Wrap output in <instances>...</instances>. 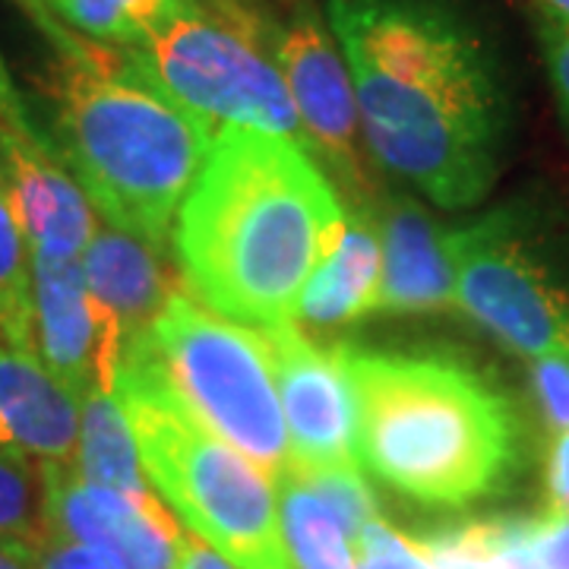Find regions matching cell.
<instances>
[{"instance_id": "obj_1", "label": "cell", "mask_w": 569, "mask_h": 569, "mask_svg": "<svg viewBox=\"0 0 569 569\" xmlns=\"http://www.w3.org/2000/svg\"><path fill=\"white\" fill-rule=\"evenodd\" d=\"M373 162L443 209L500 174L509 102L478 29L447 0H323Z\"/></svg>"}, {"instance_id": "obj_2", "label": "cell", "mask_w": 569, "mask_h": 569, "mask_svg": "<svg viewBox=\"0 0 569 569\" xmlns=\"http://www.w3.org/2000/svg\"><path fill=\"white\" fill-rule=\"evenodd\" d=\"M346 209L305 142L222 127L174 222L183 284L250 329L298 320L307 282L336 253Z\"/></svg>"}, {"instance_id": "obj_3", "label": "cell", "mask_w": 569, "mask_h": 569, "mask_svg": "<svg viewBox=\"0 0 569 569\" xmlns=\"http://www.w3.org/2000/svg\"><path fill=\"white\" fill-rule=\"evenodd\" d=\"M358 406V462L425 507L462 509L509 488L522 427L507 392L452 355L342 346Z\"/></svg>"}, {"instance_id": "obj_4", "label": "cell", "mask_w": 569, "mask_h": 569, "mask_svg": "<svg viewBox=\"0 0 569 569\" xmlns=\"http://www.w3.org/2000/svg\"><path fill=\"white\" fill-rule=\"evenodd\" d=\"M212 133L121 48L77 36L58 54L54 149L104 222L162 247Z\"/></svg>"}, {"instance_id": "obj_5", "label": "cell", "mask_w": 569, "mask_h": 569, "mask_svg": "<svg viewBox=\"0 0 569 569\" xmlns=\"http://www.w3.org/2000/svg\"><path fill=\"white\" fill-rule=\"evenodd\" d=\"M114 399L149 485L203 545L238 569H295L276 481L183 406L142 342H127Z\"/></svg>"}, {"instance_id": "obj_6", "label": "cell", "mask_w": 569, "mask_h": 569, "mask_svg": "<svg viewBox=\"0 0 569 569\" xmlns=\"http://www.w3.org/2000/svg\"><path fill=\"white\" fill-rule=\"evenodd\" d=\"M142 342L181 402L224 443L279 478L291 466L288 427L263 336L174 291Z\"/></svg>"}, {"instance_id": "obj_7", "label": "cell", "mask_w": 569, "mask_h": 569, "mask_svg": "<svg viewBox=\"0 0 569 569\" xmlns=\"http://www.w3.org/2000/svg\"><path fill=\"white\" fill-rule=\"evenodd\" d=\"M260 36L263 29L247 7L193 3L164 20L140 48H130L127 58L209 133L241 127L305 142L288 86Z\"/></svg>"}, {"instance_id": "obj_8", "label": "cell", "mask_w": 569, "mask_h": 569, "mask_svg": "<svg viewBox=\"0 0 569 569\" xmlns=\"http://www.w3.org/2000/svg\"><path fill=\"white\" fill-rule=\"evenodd\" d=\"M456 307L522 358L569 355V276L516 209L456 228Z\"/></svg>"}, {"instance_id": "obj_9", "label": "cell", "mask_w": 569, "mask_h": 569, "mask_svg": "<svg viewBox=\"0 0 569 569\" xmlns=\"http://www.w3.org/2000/svg\"><path fill=\"white\" fill-rule=\"evenodd\" d=\"M272 61L295 102L301 133L313 159L339 181L355 206H367L373 181L367 174L365 133L346 54L317 0H298L291 17L272 32Z\"/></svg>"}, {"instance_id": "obj_10", "label": "cell", "mask_w": 569, "mask_h": 569, "mask_svg": "<svg viewBox=\"0 0 569 569\" xmlns=\"http://www.w3.org/2000/svg\"><path fill=\"white\" fill-rule=\"evenodd\" d=\"M257 332L269 351L284 427L291 433V466L361 468L358 406L342 346H320L298 323Z\"/></svg>"}, {"instance_id": "obj_11", "label": "cell", "mask_w": 569, "mask_h": 569, "mask_svg": "<svg viewBox=\"0 0 569 569\" xmlns=\"http://www.w3.org/2000/svg\"><path fill=\"white\" fill-rule=\"evenodd\" d=\"M32 260L36 355L77 402L114 392L123 355L118 317L86 288L80 260Z\"/></svg>"}, {"instance_id": "obj_12", "label": "cell", "mask_w": 569, "mask_h": 569, "mask_svg": "<svg viewBox=\"0 0 569 569\" xmlns=\"http://www.w3.org/2000/svg\"><path fill=\"white\" fill-rule=\"evenodd\" d=\"M0 190L20 222L29 257L80 260L96 234V212L58 149L29 111L0 123Z\"/></svg>"}, {"instance_id": "obj_13", "label": "cell", "mask_w": 569, "mask_h": 569, "mask_svg": "<svg viewBox=\"0 0 569 569\" xmlns=\"http://www.w3.org/2000/svg\"><path fill=\"white\" fill-rule=\"evenodd\" d=\"M51 538L108 550L123 569H178L181 529L159 497L137 503L70 466H41Z\"/></svg>"}, {"instance_id": "obj_14", "label": "cell", "mask_w": 569, "mask_h": 569, "mask_svg": "<svg viewBox=\"0 0 569 569\" xmlns=\"http://www.w3.org/2000/svg\"><path fill=\"white\" fill-rule=\"evenodd\" d=\"M380 222V313H437L456 307V228H440L421 203L389 197Z\"/></svg>"}, {"instance_id": "obj_15", "label": "cell", "mask_w": 569, "mask_h": 569, "mask_svg": "<svg viewBox=\"0 0 569 569\" xmlns=\"http://www.w3.org/2000/svg\"><path fill=\"white\" fill-rule=\"evenodd\" d=\"M80 437V402L39 355L0 339V449L39 466H70Z\"/></svg>"}, {"instance_id": "obj_16", "label": "cell", "mask_w": 569, "mask_h": 569, "mask_svg": "<svg viewBox=\"0 0 569 569\" xmlns=\"http://www.w3.org/2000/svg\"><path fill=\"white\" fill-rule=\"evenodd\" d=\"M89 295L108 307L123 329V346L156 323L168 298L183 284L168 276L156 244L114 224H99L80 257Z\"/></svg>"}, {"instance_id": "obj_17", "label": "cell", "mask_w": 569, "mask_h": 569, "mask_svg": "<svg viewBox=\"0 0 569 569\" xmlns=\"http://www.w3.org/2000/svg\"><path fill=\"white\" fill-rule=\"evenodd\" d=\"M380 222L370 206L346 209V234L336 253L307 282L298 320L310 326H346L377 305L380 291Z\"/></svg>"}, {"instance_id": "obj_18", "label": "cell", "mask_w": 569, "mask_h": 569, "mask_svg": "<svg viewBox=\"0 0 569 569\" xmlns=\"http://www.w3.org/2000/svg\"><path fill=\"white\" fill-rule=\"evenodd\" d=\"M73 468L82 481L123 493L137 503L156 493L140 471V449L114 392H92L80 402V437Z\"/></svg>"}, {"instance_id": "obj_19", "label": "cell", "mask_w": 569, "mask_h": 569, "mask_svg": "<svg viewBox=\"0 0 569 569\" xmlns=\"http://www.w3.org/2000/svg\"><path fill=\"white\" fill-rule=\"evenodd\" d=\"M276 481L279 516L295 569H355V538L342 516L307 485L298 471H284Z\"/></svg>"}, {"instance_id": "obj_20", "label": "cell", "mask_w": 569, "mask_h": 569, "mask_svg": "<svg viewBox=\"0 0 569 569\" xmlns=\"http://www.w3.org/2000/svg\"><path fill=\"white\" fill-rule=\"evenodd\" d=\"M63 29L104 48H140L164 20L200 0H44Z\"/></svg>"}, {"instance_id": "obj_21", "label": "cell", "mask_w": 569, "mask_h": 569, "mask_svg": "<svg viewBox=\"0 0 569 569\" xmlns=\"http://www.w3.org/2000/svg\"><path fill=\"white\" fill-rule=\"evenodd\" d=\"M51 541L41 466L0 449V545L36 553Z\"/></svg>"}, {"instance_id": "obj_22", "label": "cell", "mask_w": 569, "mask_h": 569, "mask_svg": "<svg viewBox=\"0 0 569 569\" xmlns=\"http://www.w3.org/2000/svg\"><path fill=\"white\" fill-rule=\"evenodd\" d=\"M0 339L10 348L36 355L32 260L3 190H0Z\"/></svg>"}, {"instance_id": "obj_23", "label": "cell", "mask_w": 569, "mask_h": 569, "mask_svg": "<svg viewBox=\"0 0 569 569\" xmlns=\"http://www.w3.org/2000/svg\"><path fill=\"white\" fill-rule=\"evenodd\" d=\"M411 545L430 569H493V519L415 535Z\"/></svg>"}, {"instance_id": "obj_24", "label": "cell", "mask_w": 569, "mask_h": 569, "mask_svg": "<svg viewBox=\"0 0 569 569\" xmlns=\"http://www.w3.org/2000/svg\"><path fill=\"white\" fill-rule=\"evenodd\" d=\"M355 569H430L411 538L392 531L383 516L370 519L355 538Z\"/></svg>"}, {"instance_id": "obj_25", "label": "cell", "mask_w": 569, "mask_h": 569, "mask_svg": "<svg viewBox=\"0 0 569 569\" xmlns=\"http://www.w3.org/2000/svg\"><path fill=\"white\" fill-rule=\"evenodd\" d=\"M531 389L548 427H569V355H545L531 361Z\"/></svg>"}, {"instance_id": "obj_26", "label": "cell", "mask_w": 569, "mask_h": 569, "mask_svg": "<svg viewBox=\"0 0 569 569\" xmlns=\"http://www.w3.org/2000/svg\"><path fill=\"white\" fill-rule=\"evenodd\" d=\"M493 569H541L535 550V519H493Z\"/></svg>"}, {"instance_id": "obj_27", "label": "cell", "mask_w": 569, "mask_h": 569, "mask_svg": "<svg viewBox=\"0 0 569 569\" xmlns=\"http://www.w3.org/2000/svg\"><path fill=\"white\" fill-rule=\"evenodd\" d=\"M538 39H541V54H545L553 99L569 130V26L545 17L538 26Z\"/></svg>"}, {"instance_id": "obj_28", "label": "cell", "mask_w": 569, "mask_h": 569, "mask_svg": "<svg viewBox=\"0 0 569 569\" xmlns=\"http://www.w3.org/2000/svg\"><path fill=\"white\" fill-rule=\"evenodd\" d=\"M32 569H123V563L102 548L51 538L32 553Z\"/></svg>"}, {"instance_id": "obj_29", "label": "cell", "mask_w": 569, "mask_h": 569, "mask_svg": "<svg viewBox=\"0 0 569 569\" xmlns=\"http://www.w3.org/2000/svg\"><path fill=\"white\" fill-rule=\"evenodd\" d=\"M535 550L541 569H569V512L550 509L535 519Z\"/></svg>"}, {"instance_id": "obj_30", "label": "cell", "mask_w": 569, "mask_h": 569, "mask_svg": "<svg viewBox=\"0 0 569 569\" xmlns=\"http://www.w3.org/2000/svg\"><path fill=\"white\" fill-rule=\"evenodd\" d=\"M548 497L550 509L569 512V427L553 433L548 452Z\"/></svg>"}, {"instance_id": "obj_31", "label": "cell", "mask_w": 569, "mask_h": 569, "mask_svg": "<svg viewBox=\"0 0 569 569\" xmlns=\"http://www.w3.org/2000/svg\"><path fill=\"white\" fill-rule=\"evenodd\" d=\"M17 3L22 7V13L39 26L41 36H44L48 44L54 48V54H67V51L77 44V36H73L70 29H63L61 22L54 20V13L48 10V3H44V0H17Z\"/></svg>"}, {"instance_id": "obj_32", "label": "cell", "mask_w": 569, "mask_h": 569, "mask_svg": "<svg viewBox=\"0 0 569 569\" xmlns=\"http://www.w3.org/2000/svg\"><path fill=\"white\" fill-rule=\"evenodd\" d=\"M178 569H238V567H231L222 553H216L209 545H203L197 535H183L181 531V541H178Z\"/></svg>"}, {"instance_id": "obj_33", "label": "cell", "mask_w": 569, "mask_h": 569, "mask_svg": "<svg viewBox=\"0 0 569 569\" xmlns=\"http://www.w3.org/2000/svg\"><path fill=\"white\" fill-rule=\"evenodd\" d=\"M17 114H26V104H22V99L17 96L13 80H10V70H7V63H3V54H0V123L17 118Z\"/></svg>"}, {"instance_id": "obj_34", "label": "cell", "mask_w": 569, "mask_h": 569, "mask_svg": "<svg viewBox=\"0 0 569 569\" xmlns=\"http://www.w3.org/2000/svg\"><path fill=\"white\" fill-rule=\"evenodd\" d=\"M0 569H32V557L22 553V550L0 545Z\"/></svg>"}, {"instance_id": "obj_35", "label": "cell", "mask_w": 569, "mask_h": 569, "mask_svg": "<svg viewBox=\"0 0 569 569\" xmlns=\"http://www.w3.org/2000/svg\"><path fill=\"white\" fill-rule=\"evenodd\" d=\"M545 7V17L553 22H563L569 26V0H538Z\"/></svg>"}, {"instance_id": "obj_36", "label": "cell", "mask_w": 569, "mask_h": 569, "mask_svg": "<svg viewBox=\"0 0 569 569\" xmlns=\"http://www.w3.org/2000/svg\"><path fill=\"white\" fill-rule=\"evenodd\" d=\"M206 7H216V10H244L241 0H200Z\"/></svg>"}]
</instances>
